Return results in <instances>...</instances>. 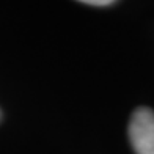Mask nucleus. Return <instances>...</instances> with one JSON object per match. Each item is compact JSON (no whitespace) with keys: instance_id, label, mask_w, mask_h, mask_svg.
<instances>
[{"instance_id":"f257e3e1","label":"nucleus","mask_w":154,"mask_h":154,"mask_svg":"<svg viewBox=\"0 0 154 154\" xmlns=\"http://www.w3.org/2000/svg\"><path fill=\"white\" fill-rule=\"evenodd\" d=\"M129 140L135 154H154V112L140 107L129 123Z\"/></svg>"},{"instance_id":"f03ea898","label":"nucleus","mask_w":154,"mask_h":154,"mask_svg":"<svg viewBox=\"0 0 154 154\" xmlns=\"http://www.w3.org/2000/svg\"><path fill=\"white\" fill-rule=\"evenodd\" d=\"M83 3H88V5H101V6H107V5H112L113 2H110V0H90V2H83Z\"/></svg>"}]
</instances>
